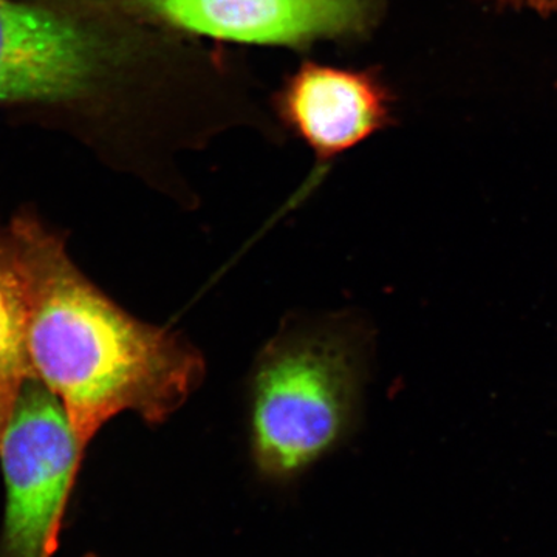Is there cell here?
<instances>
[{
	"instance_id": "cell-1",
	"label": "cell",
	"mask_w": 557,
	"mask_h": 557,
	"mask_svg": "<svg viewBox=\"0 0 557 557\" xmlns=\"http://www.w3.org/2000/svg\"><path fill=\"white\" fill-rule=\"evenodd\" d=\"M27 299L33 375L54 395L81 443L121 413L164 423L203 383L207 364L182 333L132 317L70 258L38 218L9 226Z\"/></svg>"
},
{
	"instance_id": "cell-8",
	"label": "cell",
	"mask_w": 557,
	"mask_h": 557,
	"mask_svg": "<svg viewBox=\"0 0 557 557\" xmlns=\"http://www.w3.org/2000/svg\"><path fill=\"white\" fill-rule=\"evenodd\" d=\"M498 7H512V9H527L541 14L556 13L557 0H479Z\"/></svg>"
},
{
	"instance_id": "cell-9",
	"label": "cell",
	"mask_w": 557,
	"mask_h": 557,
	"mask_svg": "<svg viewBox=\"0 0 557 557\" xmlns=\"http://www.w3.org/2000/svg\"><path fill=\"white\" fill-rule=\"evenodd\" d=\"M86 557H95V556H86Z\"/></svg>"
},
{
	"instance_id": "cell-7",
	"label": "cell",
	"mask_w": 557,
	"mask_h": 557,
	"mask_svg": "<svg viewBox=\"0 0 557 557\" xmlns=\"http://www.w3.org/2000/svg\"><path fill=\"white\" fill-rule=\"evenodd\" d=\"M28 311L24 282L9 228L0 226V432L22 388L33 375L27 347Z\"/></svg>"
},
{
	"instance_id": "cell-2",
	"label": "cell",
	"mask_w": 557,
	"mask_h": 557,
	"mask_svg": "<svg viewBox=\"0 0 557 557\" xmlns=\"http://www.w3.org/2000/svg\"><path fill=\"white\" fill-rule=\"evenodd\" d=\"M369 339L357 319H296L259 351L247 421L260 478L292 482L350 437L368 379Z\"/></svg>"
},
{
	"instance_id": "cell-4",
	"label": "cell",
	"mask_w": 557,
	"mask_h": 557,
	"mask_svg": "<svg viewBox=\"0 0 557 557\" xmlns=\"http://www.w3.org/2000/svg\"><path fill=\"white\" fill-rule=\"evenodd\" d=\"M132 10L175 30L230 42L304 47L366 35L383 0H129Z\"/></svg>"
},
{
	"instance_id": "cell-6",
	"label": "cell",
	"mask_w": 557,
	"mask_h": 557,
	"mask_svg": "<svg viewBox=\"0 0 557 557\" xmlns=\"http://www.w3.org/2000/svg\"><path fill=\"white\" fill-rule=\"evenodd\" d=\"M392 104L394 97L375 73L311 61L285 79L276 97L278 116L322 163L391 124Z\"/></svg>"
},
{
	"instance_id": "cell-3",
	"label": "cell",
	"mask_w": 557,
	"mask_h": 557,
	"mask_svg": "<svg viewBox=\"0 0 557 557\" xmlns=\"http://www.w3.org/2000/svg\"><path fill=\"white\" fill-rule=\"evenodd\" d=\"M86 446L60 399L28 380L0 432L5 557H51Z\"/></svg>"
},
{
	"instance_id": "cell-5",
	"label": "cell",
	"mask_w": 557,
	"mask_h": 557,
	"mask_svg": "<svg viewBox=\"0 0 557 557\" xmlns=\"http://www.w3.org/2000/svg\"><path fill=\"white\" fill-rule=\"evenodd\" d=\"M102 69L100 42L49 10L0 0V102L72 100Z\"/></svg>"
}]
</instances>
